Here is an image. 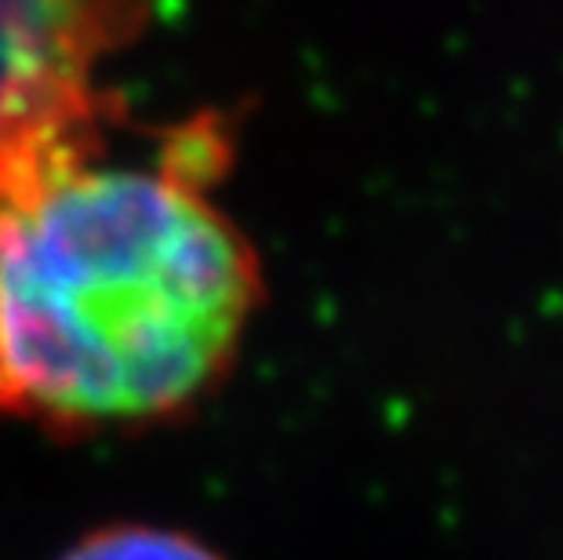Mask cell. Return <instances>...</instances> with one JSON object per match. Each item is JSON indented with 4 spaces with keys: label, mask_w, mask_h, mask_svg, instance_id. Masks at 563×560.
<instances>
[{
    "label": "cell",
    "mask_w": 563,
    "mask_h": 560,
    "mask_svg": "<svg viewBox=\"0 0 563 560\" xmlns=\"http://www.w3.org/2000/svg\"><path fill=\"white\" fill-rule=\"evenodd\" d=\"M230 124H139L88 66L19 52L0 77V419L161 426L230 378L266 303L222 208Z\"/></svg>",
    "instance_id": "cell-1"
},
{
    "label": "cell",
    "mask_w": 563,
    "mask_h": 560,
    "mask_svg": "<svg viewBox=\"0 0 563 560\" xmlns=\"http://www.w3.org/2000/svg\"><path fill=\"white\" fill-rule=\"evenodd\" d=\"M55 560H222V553L189 531L128 520L80 535Z\"/></svg>",
    "instance_id": "cell-2"
}]
</instances>
